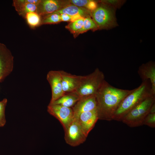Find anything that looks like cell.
Listing matches in <instances>:
<instances>
[{"label": "cell", "instance_id": "2", "mask_svg": "<svg viewBox=\"0 0 155 155\" xmlns=\"http://www.w3.org/2000/svg\"><path fill=\"white\" fill-rule=\"evenodd\" d=\"M153 94L150 81H142L138 87L122 100L114 115L113 120L121 121L124 117L133 108Z\"/></svg>", "mask_w": 155, "mask_h": 155}, {"label": "cell", "instance_id": "1", "mask_svg": "<svg viewBox=\"0 0 155 155\" xmlns=\"http://www.w3.org/2000/svg\"><path fill=\"white\" fill-rule=\"evenodd\" d=\"M132 90L116 88L104 80L95 95L98 119L113 120L121 102Z\"/></svg>", "mask_w": 155, "mask_h": 155}, {"label": "cell", "instance_id": "21", "mask_svg": "<svg viewBox=\"0 0 155 155\" xmlns=\"http://www.w3.org/2000/svg\"><path fill=\"white\" fill-rule=\"evenodd\" d=\"M84 18L71 22L66 26V28L73 33L76 34L82 28Z\"/></svg>", "mask_w": 155, "mask_h": 155}, {"label": "cell", "instance_id": "6", "mask_svg": "<svg viewBox=\"0 0 155 155\" xmlns=\"http://www.w3.org/2000/svg\"><path fill=\"white\" fill-rule=\"evenodd\" d=\"M64 138L66 143L75 147L83 143L87 137L83 132L76 118H74L67 129L64 131Z\"/></svg>", "mask_w": 155, "mask_h": 155}, {"label": "cell", "instance_id": "26", "mask_svg": "<svg viewBox=\"0 0 155 155\" xmlns=\"http://www.w3.org/2000/svg\"><path fill=\"white\" fill-rule=\"evenodd\" d=\"M98 7L97 3L96 1L89 0L86 7L90 11H93Z\"/></svg>", "mask_w": 155, "mask_h": 155}, {"label": "cell", "instance_id": "28", "mask_svg": "<svg viewBox=\"0 0 155 155\" xmlns=\"http://www.w3.org/2000/svg\"><path fill=\"white\" fill-rule=\"evenodd\" d=\"M83 18H84L81 15L78 14L71 16V18L70 22H72L79 19Z\"/></svg>", "mask_w": 155, "mask_h": 155}, {"label": "cell", "instance_id": "12", "mask_svg": "<svg viewBox=\"0 0 155 155\" xmlns=\"http://www.w3.org/2000/svg\"><path fill=\"white\" fill-rule=\"evenodd\" d=\"M95 95L80 98L72 107L74 117H78L81 114L96 109Z\"/></svg>", "mask_w": 155, "mask_h": 155}, {"label": "cell", "instance_id": "25", "mask_svg": "<svg viewBox=\"0 0 155 155\" xmlns=\"http://www.w3.org/2000/svg\"><path fill=\"white\" fill-rule=\"evenodd\" d=\"M89 0H72L71 1L73 5L80 7H86Z\"/></svg>", "mask_w": 155, "mask_h": 155}, {"label": "cell", "instance_id": "9", "mask_svg": "<svg viewBox=\"0 0 155 155\" xmlns=\"http://www.w3.org/2000/svg\"><path fill=\"white\" fill-rule=\"evenodd\" d=\"M46 79L51 90V98L49 103L51 104L65 94L63 89L60 71H49L47 74Z\"/></svg>", "mask_w": 155, "mask_h": 155}, {"label": "cell", "instance_id": "18", "mask_svg": "<svg viewBox=\"0 0 155 155\" xmlns=\"http://www.w3.org/2000/svg\"><path fill=\"white\" fill-rule=\"evenodd\" d=\"M24 18L29 26L32 28H34L41 24V17L36 12L27 13Z\"/></svg>", "mask_w": 155, "mask_h": 155}, {"label": "cell", "instance_id": "10", "mask_svg": "<svg viewBox=\"0 0 155 155\" xmlns=\"http://www.w3.org/2000/svg\"><path fill=\"white\" fill-rule=\"evenodd\" d=\"M60 71L63 92L65 93L75 92L80 85L85 76L77 75Z\"/></svg>", "mask_w": 155, "mask_h": 155}, {"label": "cell", "instance_id": "17", "mask_svg": "<svg viewBox=\"0 0 155 155\" xmlns=\"http://www.w3.org/2000/svg\"><path fill=\"white\" fill-rule=\"evenodd\" d=\"M80 99L79 97L75 92L66 93L52 104L71 108Z\"/></svg>", "mask_w": 155, "mask_h": 155}, {"label": "cell", "instance_id": "29", "mask_svg": "<svg viewBox=\"0 0 155 155\" xmlns=\"http://www.w3.org/2000/svg\"><path fill=\"white\" fill-rule=\"evenodd\" d=\"M150 113H155V103H154L151 107Z\"/></svg>", "mask_w": 155, "mask_h": 155}, {"label": "cell", "instance_id": "4", "mask_svg": "<svg viewBox=\"0 0 155 155\" xmlns=\"http://www.w3.org/2000/svg\"><path fill=\"white\" fill-rule=\"evenodd\" d=\"M102 72L96 68L90 74L85 75L75 92L80 98L95 95L104 80Z\"/></svg>", "mask_w": 155, "mask_h": 155}, {"label": "cell", "instance_id": "22", "mask_svg": "<svg viewBox=\"0 0 155 155\" xmlns=\"http://www.w3.org/2000/svg\"><path fill=\"white\" fill-rule=\"evenodd\" d=\"M7 101L5 98L0 101V127L4 126L6 123L5 110Z\"/></svg>", "mask_w": 155, "mask_h": 155}, {"label": "cell", "instance_id": "8", "mask_svg": "<svg viewBox=\"0 0 155 155\" xmlns=\"http://www.w3.org/2000/svg\"><path fill=\"white\" fill-rule=\"evenodd\" d=\"M13 57L4 44L0 43V82H2L12 71Z\"/></svg>", "mask_w": 155, "mask_h": 155}, {"label": "cell", "instance_id": "27", "mask_svg": "<svg viewBox=\"0 0 155 155\" xmlns=\"http://www.w3.org/2000/svg\"><path fill=\"white\" fill-rule=\"evenodd\" d=\"M60 15L61 21L65 22L70 21L71 16L66 14H61Z\"/></svg>", "mask_w": 155, "mask_h": 155}, {"label": "cell", "instance_id": "14", "mask_svg": "<svg viewBox=\"0 0 155 155\" xmlns=\"http://www.w3.org/2000/svg\"><path fill=\"white\" fill-rule=\"evenodd\" d=\"M64 4L59 0H40L36 12L41 16L50 14L62 8Z\"/></svg>", "mask_w": 155, "mask_h": 155}, {"label": "cell", "instance_id": "7", "mask_svg": "<svg viewBox=\"0 0 155 155\" xmlns=\"http://www.w3.org/2000/svg\"><path fill=\"white\" fill-rule=\"evenodd\" d=\"M48 112L57 119L65 130L74 118L72 108L55 104H49L47 106Z\"/></svg>", "mask_w": 155, "mask_h": 155}, {"label": "cell", "instance_id": "19", "mask_svg": "<svg viewBox=\"0 0 155 155\" xmlns=\"http://www.w3.org/2000/svg\"><path fill=\"white\" fill-rule=\"evenodd\" d=\"M41 17V24L58 23L61 21L60 15L53 13Z\"/></svg>", "mask_w": 155, "mask_h": 155}, {"label": "cell", "instance_id": "24", "mask_svg": "<svg viewBox=\"0 0 155 155\" xmlns=\"http://www.w3.org/2000/svg\"><path fill=\"white\" fill-rule=\"evenodd\" d=\"M103 2L104 4L112 7H118L121 6L122 4V1L119 0H105Z\"/></svg>", "mask_w": 155, "mask_h": 155}, {"label": "cell", "instance_id": "5", "mask_svg": "<svg viewBox=\"0 0 155 155\" xmlns=\"http://www.w3.org/2000/svg\"><path fill=\"white\" fill-rule=\"evenodd\" d=\"M92 15L98 28L110 29L117 25L114 9L106 4L98 6Z\"/></svg>", "mask_w": 155, "mask_h": 155}, {"label": "cell", "instance_id": "13", "mask_svg": "<svg viewBox=\"0 0 155 155\" xmlns=\"http://www.w3.org/2000/svg\"><path fill=\"white\" fill-rule=\"evenodd\" d=\"M138 73L142 81L149 80L153 94L155 95V64L150 61L143 64L139 68Z\"/></svg>", "mask_w": 155, "mask_h": 155}, {"label": "cell", "instance_id": "23", "mask_svg": "<svg viewBox=\"0 0 155 155\" xmlns=\"http://www.w3.org/2000/svg\"><path fill=\"white\" fill-rule=\"evenodd\" d=\"M143 125H146L150 127H155V113H149L145 118Z\"/></svg>", "mask_w": 155, "mask_h": 155}, {"label": "cell", "instance_id": "3", "mask_svg": "<svg viewBox=\"0 0 155 155\" xmlns=\"http://www.w3.org/2000/svg\"><path fill=\"white\" fill-rule=\"evenodd\" d=\"M154 103L155 95L147 98L127 114L121 121L132 127L142 125L145 118Z\"/></svg>", "mask_w": 155, "mask_h": 155}, {"label": "cell", "instance_id": "16", "mask_svg": "<svg viewBox=\"0 0 155 155\" xmlns=\"http://www.w3.org/2000/svg\"><path fill=\"white\" fill-rule=\"evenodd\" d=\"M54 13L59 14H66L70 16L80 15L84 18L90 16V11L86 8L80 7L74 5H70L65 6Z\"/></svg>", "mask_w": 155, "mask_h": 155}, {"label": "cell", "instance_id": "20", "mask_svg": "<svg viewBox=\"0 0 155 155\" xmlns=\"http://www.w3.org/2000/svg\"><path fill=\"white\" fill-rule=\"evenodd\" d=\"M98 28L94 20L90 16L84 18L82 28L76 34L82 33L90 30H96Z\"/></svg>", "mask_w": 155, "mask_h": 155}, {"label": "cell", "instance_id": "11", "mask_svg": "<svg viewBox=\"0 0 155 155\" xmlns=\"http://www.w3.org/2000/svg\"><path fill=\"white\" fill-rule=\"evenodd\" d=\"M76 118L82 131L87 137L98 119L96 109L81 114Z\"/></svg>", "mask_w": 155, "mask_h": 155}, {"label": "cell", "instance_id": "15", "mask_svg": "<svg viewBox=\"0 0 155 155\" xmlns=\"http://www.w3.org/2000/svg\"><path fill=\"white\" fill-rule=\"evenodd\" d=\"M40 0H14L13 5L18 14L25 17L26 13L36 12L37 5Z\"/></svg>", "mask_w": 155, "mask_h": 155}]
</instances>
